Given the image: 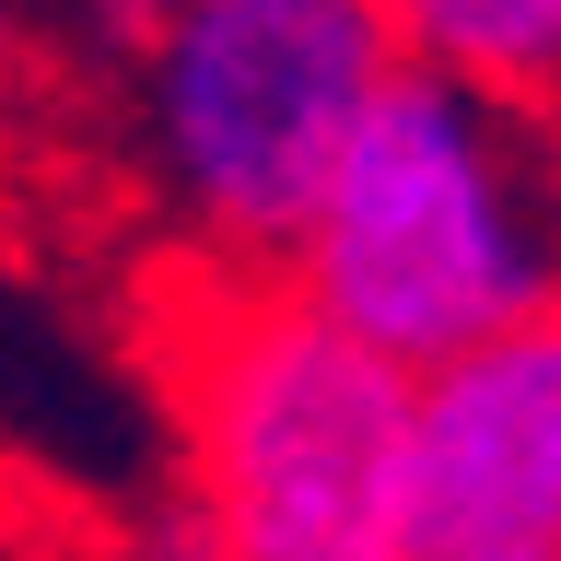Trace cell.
<instances>
[{
    "mask_svg": "<svg viewBox=\"0 0 561 561\" xmlns=\"http://www.w3.org/2000/svg\"><path fill=\"white\" fill-rule=\"evenodd\" d=\"M175 561H433L410 363L351 340L280 270H187Z\"/></svg>",
    "mask_w": 561,
    "mask_h": 561,
    "instance_id": "obj_1",
    "label": "cell"
},
{
    "mask_svg": "<svg viewBox=\"0 0 561 561\" xmlns=\"http://www.w3.org/2000/svg\"><path fill=\"white\" fill-rule=\"evenodd\" d=\"M280 280L328 305L351 340L445 363L480 328L561 305V152L550 105H515L468 70L398 59L363 129L316 187Z\"/></svg>",
    "mask_w": 561,
    "mask_h": 561,
    "instance_id": "obj_2",
    "label": "cell"
},
{
    "mask_svg": "<svg viewBox=\"0 0 561 561\" xmlns=\"http://www.w3.org/2000/svg\"><path fill=\"white\" fill-rule=\"evenodd\" d=\"M398 59L386 0H164L105 70L140 210L187 270H280Z\"/></svg>",
    "mask_w": 561,
    "mask_h": 561,
    "instance_id": "obj_3",
    "label": "cell"
},
{
    "mask_svg": "<svg viewBox=\"0 0 561 561\" xmlns=\"http://www.w3.org/2000/svg\"><path fill=\"white\" fill-rule=\"evenodd\" d=\"M410 456L433 550H561V305L421 363Z\"/></svg>",
    "mask_w": 561,
    "mask_h": 561,
    "instance_id": "obj_4",
    "label": "cell"
},
{
    "mask_svg": "<svg viewBox=\"0 0 561 561\" xmlns=\"http://www.w3.org/2000/svg\"><path fill=\"white\" fill-rule=\"evenodd\" d=\"M398 47L561 117V0H386Z\"/></svg>",
    "mask_w": 561,
    "mask_h": 561,
    "instance_id": "obj_5",
    "label": "cell"
},
{
    "mask_svg": "<svg viewBox=\"0 0 561 561\" xmlns=\"http://www.w3.org/2000/svg\"><path fill=\"white\" fill-rule=\"evenodd\" d=\"M59 0H0V129H24L35 94H47V70H59Z\"/></svg>",
    "mask_w": 561,
    "mask_h": 561,
    "instance_id": "obj_6",
    "label": "cell"
},
{
    "mask_svg": "<svg viewBox=\"0 0 561 561\" xmlns=\"http://www.w3.org/2000/svg\"><path fill=\"white\" fill-rule=\"evenodd\" d=\"M433 561H561V550H433Z\"/></svg>",
    "mask_w": 561,
    "mask_h": 561,
    "instance_id": "obj_7",
    "label": "cell"
},
{
    "mask_svg": "<svg viewBox=\"0 0 561 561\" xmlns=\"http://www.w3.org/2000/svg\"><path fill=\"white\" fill-rule=\"evenodd\" d=\"M550 152H561V117H550Z\"/></svg>",
    "mask_w": 561,
    "mask_h": 561,
    "instance_id": "obj_8",
    "label": "cell"
}]
</instances>
